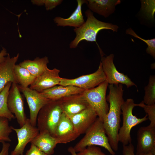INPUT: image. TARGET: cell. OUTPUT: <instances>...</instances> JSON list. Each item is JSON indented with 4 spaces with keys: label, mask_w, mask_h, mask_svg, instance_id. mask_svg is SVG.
<instances>
[{
    "label": "cell",
    "mask_w": 155,
    "mask_h": 155,
    "mask_svg": "<svg viewBox=\"0 0 155 155\" xmlns=\"http://www.w3.org/2000/svg\"><path fill=\"white\" fill-rule=\"evenodd\" d=\"M108 94L106 100L109 103L106 120L104 123L106 133L110 145L114 151L118 148V132L120 128L121 106L124 100L123 90L121 84H110Z\"/></svg>",
    "instance_id": "cell-1"
},
{
    "label": "cell",
    "mask_w": 155,
    "mask_h": 155,
    "mask_svg": "<svg viewBox=\"0 0 155 155\" xmlns=\"http://www.w3.org/2000/svg\"><path fill=\"white\" fill-rule=\"evenodd\" d=\"M85 14L87 18V20L81 26L74 29L76 36L70 42L69 47L71 49L76 48L80 42L83 40L95 42L102 57L104 55L96 41L97 34L100 30L104 29H109L113 32H117L119 26L116 25L98 20L94 16L93 13L90 9L86 10Z\"/></svg>",
    "instance_id": "cell-2"
},
{
    "label": "cell",
    "mask_w": 155,
    "mask_h": 155,
    "mask_svg": "<svg viewBox=\"0 0 155 155\" xmlns=\"http://www.w3.org/2000/svg\"><path fill=\"white\" fill-rule=\"evenodd\" d=\"M90 146H102L107 150L112 155H115V152L110 145L104 122L98 117L86 131L85 135L73 148L77 153Z\"/></svg>",
    "instance_id": "cell-3"
},
{
    "label": "cell",
    "mask_w": 155,
    "mask_h": 155,
    "mask_svg": "<svg viewBox=\"0 0 155 155\" xmlns=\"http://www.w3.org/2000/svg\"><path fill=\"white\" fill-rule=\"evenodd\" d=\"M63 113L59 100H51L39 111L37 119L39 132H47L55 137V131Z\"/></svg>",
    "instance_id": "cell-4"
},
{
    "label": "cell",
    "mask_w": 155,
    "mask_h": 155,
    "mask_svg": "<svg viewBox=\"0 0 155 155\" xmlns=\"http://www.w3.org/2000/svg\"><path fill=\"white\" fill-rule=\"evenodd\" d=\"M138 106V104L135 103L133 100L131 98L127 99L124 101L121 105L123 122L122 125L119 131L118 140L119 142H121L123 146L127 145L131 143L130 133L132 128L148 119L147 115L141 118H138L133 115L132 111L133 108Z\"/></svg>",
    "instance_id": "cell-5"
},
{
    "label": "cell",
    "mask_w": 155,
    "mask_h": 155,
    "mask_svg": "<svg viewBox=\"0 0 155 155\" xmlns=\"http://www.w3.org/2000/svg\"><path fill=\"white\" fill-rule=\"evenodd\" d=\"M107 81L97 86L85 90L83 94L89 105L94 110L98 117L105 122L109 110L106 100V93L108 85Z\"/></svg>",
    "instance_id": "cell-6"
},
{
    "label": "cell",
    "mask_w": 155,
    "mask_h": 155,
    "mask_svg": "<svg viewBox=\"0 0 155 155\" xmlns=\"http://www.w3.org/2000/svg\"><path fill=\"white\" fill-rule=\"evenodd\" d=\"M106 80L100 62L98 69L94 72L73 79L61 78L59 85L75 86L86 90L94 88Z\"/></svg>",
    "instance_id": "cell-7"
},
{
    "label": "cell",
    "mask_w": 155,
    "mask_h": 155,
    "mask_svg": "<svg viewBox=\"0 0 155 155\" xmlns=\"http://www.w3.org/2000/svg\"><path fill=\"white\" fill-rule=\"evenodd\" d=\"M114 57L113 54L106 57H101L100 62L108 84H124L127 88L134 86L137 90V86L127 75L118 71L113 63Z\"/></svg>",
    "instance_id": "cell-8"
},
{
    "label": "cell",
    "mask_w": 155,
    "mask_h": 155,
    "mask_svg": "<svg viewBox=\"0 0 155 155\" xmlns=\"http://www.w3.org/2000/svg\"><path fill=\"white\" fill-rule=\"evenodd\" d=\"M7 105L9 110L14 115L17 122L21 127L25 124L27 118L25 113L22 97L18 85L16 83L11 84L8 96Z\"/></svg>",
    "instance_id": "cell-9"
},
{
    "label": "cell",
    "mask_w": 155,
    "mask_h": 155,
    "mask_svg": "<svg viewBox=\"0 0 155 155\" xmlns=\"http://www.w3.org/2000/svg\"><path fill=\"white\" fill-rule=\"evenodd\" d=\"M18 87L25 96L30 109V120L31 124L36 127L38 113L41 109L51 100L42 96L39 92L28 87Z\"/></svg>",
    "instance_id": "cell-10"
},
{
    "label": "cell",
    "mask_w": 155,
    "mask_h": 155,
    "mask_svg": "<svg viewBox=\"0 0 155 155\" xmlns=\"http://www.w3.org/2000/svg\"><path fill=\"white\" fill-rule=\"evenodd\" d=\"M12 129L16 133L18 143L11 155H23L25 148L27 144L31 142L38 134L37 127L33 126L29 119L27 118L24 125L20 128H16L12 126Z\"/></svg>",
    "instance_id": "cell-11"
},
{
    "label": "cell",
    "mask_w": 155,
    "mask_h": 155,
    "mask_svg": "<svg viewBox=\"0 0 155 155\" xmlns=\"http://www.w3.org/2000/svg\"><path fill=\"white\" fill-rule=\"evenodd\" d=\"M76 133L79 136L85 133L98 117L94 110L90 106L80 113L69 117Z\"/></svg>",
    "instance_id": "cell-12"
},
{
    "label": "cell",
    "mask_w": 155,
    "mask_h": 155,
    "mask_svg": "<svg viewBox=\"0 0 155 155\" xmlns=\"http://www.w3.org/2000/svg\"><path fill=\"white\" fill-rule=\"evenodd\" d=\"M59 100L63 112L68 117L80 113L90 106L83 93L68 96Z\"/></svg>",
    "instance_id": "cell-13"
},
{
    "label": "cell",
    "mask_w": 155,
    "mask_h": 155,
    "mask_svg": "<svg viewBox=\"0 0 155 155\" xmlns=\"http://www.w3.org/2000/svg\"><path fill=\"white\" fill-rule=\"evenodd\" d=\"M60 70L56 68H47L41 75L36 78L30 85V89L41 92L57 85H59L61 78L59 76Z\"/></svg>",
    "instance_id": "cell-14"
},
{
    "label": "cell",
    "mask_w": 155,
    "mask_h": 155,
    "mask_svg": "<svg viewBox=\"0 0 155 155\" xmlns=\"http://www.w3.org/2000/svg\"><path fill=\"white\" fill-rule=\"evenodd\" d=\"M79 136L75 131L70 119L63 112L55 134L58 143L66 144L74 140Z\"/></svg>",
    "instance_id": "cell-15"
},
{
    "label": "cell",
    "mask_w": 155,
    "mask_h": 155,
    "mask_svg": "<svg viewBox=\"0 0 155 155\" xmlns=\"http://www.w3.org/2000/svg\"><path fill=\"white\" fill-rule=\"evenodd\" d=\"M136 154L155 152V127L148 125L140 127L137 133Z\"/></svg>",
    "instance_id": "cell-16"
},
{
    "label": "cell",
    "mask_w": 155,
    "mask_h": 155,
    "mask_svg": "<svg viewBox=\"0 0 155 155\" xmlns=\"http://www.w3.org/2000/svg\"><path fill=\"white\" fill-rule=\"evenodd\" d=\"M19 54L10 57L7 53L4 61L0 64V92L6 85L9 82H17L15 77L14 69L16 63L18 60Z\"/></svg>",
    "instance_id": "cell-17"
},
{
    "label": "cell",
    "mask_w": 155,
    "mask_h": 155,
    "mask_svg": "<svg viewBox=\"0 0 155 155\" xmlns=\"http://www.w3.org/2000/svg\"><path fill=\"white\" fill-rule=\"evenodd\" d=\"M84 90L73 86H55L39 92L43 97L52 100H59L71 95L83 93Z\"/></svg>",
    "instance_id": "cell-18"
},
{
    "label": "cell",
    "mask_w": 155,
    "mask_h": 155,
    "mask_svg": "<svg viewBox=\"0 0 155 155\" xmlns=\"http://www.w3.org/2000/svg\"><path fill=\"white\" fill-rule=\"evenodd\" d=\"M77 6L76 9L68 18H64L57 17L54 19L57 26H69L78 28L85 22L82 11V7L84 3H88L87 0H77Z\"/></svg>",
    "instance_id": "cell-19"
},
{
    "label": "cell",
    "mask_w": 155,
    "mask_h": 155,
    "mask_svg": "<svg viewBox=\"0 0 155 155\" xmlns=\"http://www.w3.org/2000/svg\"><path fill=\"white\" fill-rule=\"evenodd\" d=\"M87 5L91 11L105 18L114 12L115 7L120 4L119 0H88Z\"/></svg>",
    "instance_id": "cell-20"
},
{
    "label": "cell",
    "mask_w": 155,
    "mask_h": 155,
    "mask_svg": "<svg viewBox=\"0 0 155 155\" xmlns=\"http://www.w3.org/2000/svg\"><path fill=\"white\" fill-rule=\"evenodd\" d=\"M34 145L47 155H51L58 144L57 139L47 132H39L30 142Z\"/></svg>",
    "instance_id": "cell-21"
},
{
    "label": "cell",
    "mask_w": 155,
    "mask_h": 155,
    "mask_svg": "<svg viewBox=\"0 0 155 155\" xmlns=\"http://www.w3.org/2000/svg\"><path fill=\"white\" fill-rule=\"evenodd\" d=\"M49 60L47 57H37L34 60H24L19 64L27 69L36 78L41 75L48 68Z\"/></svg>",
    "instance_id": "cell-22"
},
{
    "label": "cell",
    "mask_w": 155,
    "mask_h": 155,
    "mask_svg": "<svg viewBox=\"0 0 155 155\" xmlns=\"http://www.w3.org/2000/svg\"><path fill=\"white\" fill-rule=\"evenodd\" d=\"M14 73L17 83L24 87L30 86L36 78L27 69L19 64L15 65Z\"/></svg>",
    "instance_id": "cell-23"
},
{
    "label": "cell",
    "mask_w": 155,
    "mask_h": 155,
    "mask_svg": "<svg viewBox=\"0 0 155 155\" xmlns=\"http://www.w3.org/2000/svg\"><path fill=\"white\" fill-rule=\"evenodd\" d=\"M12 83L8 82L0 92V117L8 119L9 121L15 118L14 115L9 110L7 105V99Z\"/></svg>",
    "instance_id": "cell-24"
},
{
    "label": "cell",
    "mask_w": 155,
    "mask_h": 155,
    "mask_svg": "<svg viewBox=\"0 0 155 155\" xmlns=\"http://www.w3.org/2000/svg\"><path fill=\"white\" fill-rule=\"evenodd\" d=\"M145 95L143 102L146 105L155 104V76L150 75L147 86L144 87Z\"/></svg>",
    "instance_id": "cell-25"
},
{
    "label": "cell",
    "mask_w": 155,
    "mask_h": 155,
    "mask_svg": "<svg viewBox=\"0 0 155 155\" xmlns=\"http://www.w3.org/2000/svg\"><path fill=\"white\" fill-rule=\"evenodd\" d=\"M9 120L5 117H0V142H10L9 137L12 131V126L9 125Z\"/></svg>",
    "instance_id": "cell-26"
},
{
    "label": "cell",
    "mask_w": 155,
    "mask_h": 155,
    "mask_svg": "<svg viewBox=\"0 0 155 155\" xmlns=\"http://www.w3.org/2000/svg\"><path fill=\"white\" fill-rule=\"evenodd\" d=\"M126 33L133 36L135 37L138 38L145 42L147 45L146 48V53L150 54L155 59V39L153 38L151 39L146 40L141 38L138 36L135 32L131 28L126 30Z\"/></svg>",
    "instance_id": "cell-27"
},
{
    "label": "cell",
    "mask_w": 155,
    "mask_h": 155,
    "mask_svg": "<svg viewBox=\"0 0 155 155\" xmlns=\"http://www.w3.org/2000/svg\"><path fill=\"white\" fill-rule=\"evenodd\" d=\"M138 106L143 108L147 114L148 119L150 121L149 126L155 127V104L152 105H146L142 101L138 104Z\"/></svg>",
    "instance_id": "cell-28"
},
{
    "label": "cell",
    "mask_w": 155,
    "mask_h": 155,
    "mask_svg": "<svg viewBox=\"0 0 155 155\" xmlns=\"http://www.w3.org/2000/svg\"><path fill=\"white\" fill-rule=\"evenodd\" d=\"M77 155H106L101 149L96 146H90L77 153Z\"/></svg>",
    "instance_id": "cell-29"
},
{
    "label": "cell",
    "mask_w": 155,
    "mask_h": 155,
    "mask_svg": "<svg viewBox=\"0 0 155 155\" xmlns=\"http://www.w3.org/2000/svg\"><path fill=\"white\" fill-rule=\"evenodd\" d=\"M62 0H44V5L47 10H51L61 4Z\"/></svg>",
    "instance_id": "cell-30"
},
{
    "label": "cell",
    "mask_w": 155,
    "mask_h": 155,
    "mask_svg": "<svg viewBox=\"0 0 155 155\" xmlns=\"http://www.w3.org/2000/svg\"><path fill=\"white\" fill-rule=\"evenodd\" d=\"M25 155H47L33 144H31L30 148Z\"/></svg>",
    "instance_id": "cell-31"
},
{
    "label": "cell",
    "mask_w": 155,
    "mask_h": 155,
    "mask_svg": "<svg viewBox=\"0 0 155 155\" xmlns=\"http://www.w3.org/2000/svg\"><path fill=\"white\" fill-rule=\"evenodd\" d=\"M123 155H135L134 153V147L131 143L123 146L122 151Z\"/></svg>",
    "instance_id": "cell-32"
},
{
    "label": "cell",
    "mask_w": 155,
    "mask_h": 155,
    "mask_svg": "<svg viewBox=\"0 0 155 155\" xmlns=\"http://www.w3.org/2000/svg\"><path fill=\"white\" fill-rule=\"evenodd\" d=\"M2 144V149L0 152V155H9L10 144L5 141L0 142Z\"/></svg>",
    "instance_id": "cell-33"
},
{
    "label": "cell",
    "mask_w": 155,
    "mask_h": 155,
    "mask_svg": "<svg viewBox=\"0 0 155 155\" xmlns=\"http://www.w3.org/2000/svg\"><path fill=\"white\" fill-rule=\"evenodd\" d=\"M7 53L6 49L2 47V50L0 52V63L5 60L6 57L5 56L7 55Z\"/></svg>",
    "instance_id": "cell-34"
},
{
    "label": "cell",
    "mask_w": 155,
    "mask_h": 155,
    "mask_svg": "<svg viewBox=\"0 0 155 155\" xmlns=\"http://www.w3.org/2000/svg\"><path fill=\"white\" fill-rule=\"evenodd\" d=\"M31 1L33 4L38 6L44 5V0H31Z\"/></svg>",
    "instance_id": "cell-35"
},
{
    "label": "cell",
    "mask_w": 155,
    "mask_h": 155,
    "mask_svg": "<svg viewBox=\"0 0 155 155\" xmlns=\"http://www.w3.org/2000/svg\"><path fill=\"white\" fill-rule=\"evenodd\" d=\"M68 150L72 155H77L76 152L74 150L73 147L71 146H70L68 148Z\"/></svg>",
    "instance_id": "cell-36"
},
{
    "label": "cell",
    "mask_w": 155,
    "mask_h": 155,
    "mask_svg": "<svg viewBox=\"0 0 155 155\" xmlns=\"http://www.w3.org/2000/svg\"><path fill=\"white\" fill-rule=\"evenodd\" d=\"M136 155H155V152H142L136 154Z\"/></svg>",
    "instance_id": "cell-37"
},
{
    "label": "cell",
    "mask_w": 155,
    "mask_h": 155,
    "mask_svg": "<svg viewBox=\"0 0 155 155\" xmlns=\"http://www.w3.org/2000/svg\"><path fill=\"white\" fill-rule=\"evenodd\" d=\"M1 63H0V64Z\"/></svg>",
    "instance_id": "cell-38"
}]
</instances>
